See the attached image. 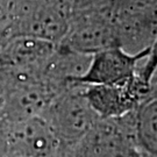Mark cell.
Masks as SVG:
<instances>
[{
	"mask_svg": "<svg viewBox=\"0 0 157 157\" xmlns=\"http://www.w3.org/2000/svg\"><path fill=\"white\" fill-rule=\"evenodd\" d=\"M149 47L137 54L128 52L121 47H113L91 55L85 72L75 79V85L112 84L130 78L137 73V67L148 55Z\"/></svg>",
	"mask_w": 157,
	"mask_h": 157,
	"instance_id": "cell-3",
	"label": "cell"
},
{
	"mask_svg": "<svg viewBox=\"0 0 157 157\" xmlns=\"http://www.w3.org/2000/svg\"><path fill=\"white\" fill-rule=\"evenodd\" d=\"M157 71V34L149 45V51L137 67V75L146 83L150 84L152 76Z\"/></svg>",
	"mask_w": 157,
	"mask_h": 157,
	"instance_id": "cell-6",
	"label": "cell"
},
{
	"mask_svg": "<svg viewBox=\"0 0 157 157\" xmlns=\"http://www.w3.org/2000/svg\"><path fill=\"white\" fill-rule=\"evenodd\" d=\"M155 75H157V71H156V72H155Z\"/></svg>",
	"mask_w": 157,
	"mask_h": 157,
	"instance_id": "cell-7",
	"label": "cell"
},
{
	"mask_svg": "<svg viewBox=\"0 0 157 157\" xmlns=\"http://www.w3.org/2000/svg\"><path fill=\"white\" fill-rule=\"evenodd\" d=\"M149 91L150 84L136 73L112 84L84 86L83 93L98 118L108 120L121 118L135 111Z\"/></svg>",
	"mask_w": 157,
	"mask_h": 157,
	"instance_id": "cell-1",
	"label": "cell"
},
{
	"mask_svg": "<svg viewBox=\"0 0 157 157\" xmlns=\"http://www.w3.org/2000/svg\"><path fill=\"white\" fill-rule=\"evenodd\" d=\"M99 120L83 90L75 89L62 93L54 101L47 124L58 140L72 146L82 140Z\"/></svg>",
	"mask_w": 157,
	"mask_h": 157,
	"instance_id": "cell-2",
	"label": "cell"
},
{
	"mask_svg": "<svg viewBox=\"0 0 157 157\" xmlns=\"http://www.w3.org/2000/svg\"><path fill=\"white\" fill-rule=\"evenodd\" d=\"M59 142L49 124L41 120H30L13 135V146L25 157H56Z\"/></svg>",
	"mask_w": 157,
	"mask_h": 157,
	"instance_id": "cell-4",
	"label": "cell"
},
{
	"mask_svg": "<svg viewBox=\"0 0 157 157\" xmlns=\"http://www.w3.org/2000/svg\"><path fill=\"white\" fill-rule=\"evenodd\" d=\"M135 144L143 157H157V91L149 93L133 112Z\"/></svg>",
	"mask_w": 157,
	"mask_h": 157,
	"instance_id": "cell-5",
	"label": "cell"
}]
</instances>
